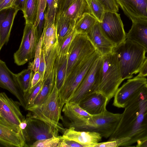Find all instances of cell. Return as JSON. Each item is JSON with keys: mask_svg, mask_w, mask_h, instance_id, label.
<instances>
[{"mask_svg": "<svg viewBox=\"0 0 147 147\" xmlns=\"http://www.w3.org/2000/svg\"><path fill=\"white\" fill-rule=\"evenodd\" d=\"M44 36L42 49L43 50L45 57L48 55L53 45L57 39L56 28L55 24L43 30Z\"/></svg>", "mask_w": 147, "mask_h": 147, "instance_id": "27", "label": "cell"}, {"mask_svg": "<svg viewBox=\"0 0 147 147\" xmlns=\"http://www.w3.org/2000/svg\"><path fill=\"white\" fill-rule=\"evenodd\" d=\"M146 84L147 79L145 77L137 76L128 80L116 91L114 96L113 105L118 108H124Z\"/></svg>", "mask_w": 147, "mask_h": 147, "instance_id": "13", "label": "cell"}, {"mask_svg": "<svg viewBox=\"0 0 147 147\" xmlns=\"http://www.w3.org/2000/svg\"><path fill=\"white\" fill-rule=\"evenodd\" d=\"M61 136H54L47 139L38 140L34 142L31 147H57Z\"/></svg>", "mask_w": 147, "mask_h": 147, "instance_id": "38", "label": "cell"}, {"mask_svg": "<svg viewBox=\"0 0 147 147\" xmlns=\"http://www.w3.org/2000/svg\"><path fill=\"white\" fill-rule=\"evenodd\" d=\"M147 76V58H146L143 62L137 76L140 77H145Z\"/></svg>", "mask_w": 147, "mask_h": 147, "instance_id": "45", "label": "cell"}, {"mask_svg": "<svg viewBox=\"0 0 147 147\" xmlns=\"http://www.w3.org/2000/svg\"><path fill=\"white\" fill-rule=\"evenodd\" d=\"M102 57L98 92L105 95L109 101L123 80L116 54L112 52Z\"/></svg>", "mask_w": 147, "mask_h": 147, "instance_id": "4", "label": "cell"}, {"mask_svg": "<svg viewBox=\"0 0 147 147\" xmlns=\"http://www.w3.org/2000/svg\"><path fill=\"white\" fill-rule=\"evenodd\" d=\"M86 0L90 13L99 22H101L106 11L103 5L98 0Z\"/></svg>", "mask_w": 147, "mask_h": 147, "instance_id": "34", "label": "cell"}, {"mask_svg": "<svg viewBox=\"0 0 147 147\" xmlns=\"http://www.w3.org/2000/svg\"><path fill=\"white\" fill-rule=\"evenodd\" d=\"M67 57V56L61 57L57 56L55 62V83L58 93L63 86L66 78Z\"/></svg>", "mask_w": 147, "mask_h": 147, "instance_id": "25", "label": "cell"}, {"mask_svg": "<svg viewBox=\"0 0 147 147\" xmlns=\"http://www.w3.org/2000/svg\"><path fill=\"white\" fill-rule=\"evenodd\" d=\"M55 76L54 67L49 76L44 80L41 89L36 98L28 108L38 105L47 98L53 88L55 84Z\"/></svg>", "mask_w": 147, "mask_h": 147, "instance_id": "23", "label": "cell"}, {"mask_svg": "<svg viewBox=\"0 0 147 147\" xmlns=\"http://www.w3.org/2000/svg\"><path fill=\"white\" fill-rule=\"evenodd\" d=\"M119 6L132 22L147 20V0H116Z\"/></svg>", "mask_w": 147, "mask_h": 147, "instance_id": "17", "label": "cell"}, {"mask_svg": "<svg viewBox=\"0 0 147 147\" xmlns=\"http://www.w3.org/2000/svg\"><path fill=\"white\" fill-rule=\"evenodd\" d=\"M47 5V0H39L36 19L33 24L36 28L39 39L44 29L45 14L44 12Z\"/></svg>", "mask_w": 147, "mask_h": 147, "instance_id": "31", "label": "cell"}, {"mask_svg": "<svg viewBox=\"0 0 147 147\" xmlns=\"http://www.w3.org/2000/svg\"><path fill=\"white\" fill-rule=\"evenodd\" d=\"M57 147H83L77 142L63 137H61Z\"/></svg>", "mask_w": 147, "mask_h": 147, "instance_id": "41", "label": "cell"}, {"mask_svg": "<svg viewBox=\"0 0 147 147\" xmlns=\"http://www.w3.org/2000/svg\"><path fill=\"white\" fill-rule=\"evenodd\" d=\"M0 143L6 147H27L23 131H18L0 118Z\"/></svg>", "mask_w": 147, "mask_h": 147, "instance_id": "16", "label": "cell"}, {"mask_svg": "<svg viewBox=\"0 0 147 147\" xmlns=\"http://www.w3.org/2000/svg\"><path fill=\"white\" fill-rule=\"evenodd\" d=\"M96 51L86 34L76 33L71 41L67 55L66 78L76 65Z\"/></svg>", "mask_w": 147, "mask_h": 147, "instance_id": "8", "label": "cell"}, {"mask_svg": "<svg viewBox=\"0 0 147 147\" xmlns=\"http://www.w3.org/2000/svg\"><path fill=\"white\" fill-rule=\"evenodd\" d=\"M0 86L6 89L18 100L21 106L26 110L27 107L23 93L16 76L8 67L5 62L0 60Z\"/></svg>", "mask_w": 147, "mask_h": 147, "instance_id": "14", "label": "cell"}, {"mask_svg": "<svg viewBox=\"0 0 147 147\" xmlns=\"http://www.w3.org/2000/svg\"><path fill=\"white\" fill-rule=\"evenodd\" d=\"M40 80L41 76L38 71L34 73L32 79L30 88L35 85Z\"/></svg>", "mask_w": 147, "mask_h": 147, "instance_id": "46", "label": "cell"}, {"mask_svg": "<svg viewBox=\"0 0 147 147\" xmlns=\"http://www.w3.org/2000/svg\"><path fill=\"white\" fill-rule=\"evenodd\" d=\"M121 116V114L114 113L106 110L100 114L91 115L70 122L69 126L77 130L97 132L107 139L114 131Z\"/></svg>", "mask_w": 147, "mask_h": 147, "instance_id": "3", "label": "cell"}, {"mask_svg": "<svg viewBox=\"0 0 147 147\" xmlns=\"http://www.w3.org/2000/svg\"><path fill=\"white\" fill-rule=\"evenodd\" d=\"M99 23L104 33L116 46L126 40L123 24L117 12L105 11L102 22Z\"/></svg>", "mask_w": 147, "mask_h": 147, "instance_id": "12", "label": "cell"}, {"mask_svg": "<svg viewBox=\"0 0 147 147\" xmlns=\"http://www.w3.org/2000/svg\"><path fill=\"white\" fill-rule=\"evenodd\" d=\"M19 102L15 101L6 93H0V118L18 131L23 130L19 127L21 122L26 119L22 113Z\"/></svg>", "mask_w": 147, "mask_h": 147, "instance_id": "11", "label": "cell"}, {"mask_svg": "<svg viewBox=\"0 0 147 147\" xmlns=\"http://www.w3.org/2000/svg\"><path fill=\"white\" fill-rule=\"evenodd\" d=\"M58 40H57L47 55L45 57L46 67L43 78L44 80L49 75L54 67L56 59L57 56Z\"/></svg>", "mask_w": 147, "mask_h": 147, "instance_id": "33", "label": "cell"}, {"mask_svg": "<svg viewBox=\"0 0 147 147\" xmlns=\"http://www.w3.org/2000/svg\"><path fill=\"white\" fill-rule=\"evenodd\" d=\"M27 125V123L25 119L24 121L21 123L19 125V127L23 130L26 128Z\"/></svg>", "mask_w": 147, "mask_h": 147, "instance_id": "48", "label": "cell"}, {"mask_svg": "<svg viewBox=\"0 0 147 147\" xmlns=\"http://www.w3.org/2000/svg\"><path fill=\"white\" fill-rule=\"evenodd\" d=\"M98 0L103 5L106 11H118L119 6L116 0Z\"/></svg>", "mask_w": 147, "mask_h": 147, "instance_id": "40", "label": "cell"}, {"mask_svg": "<svg viewBox=\"0 0 147 147\" xmlns=\"http://www.w3.org/2000/svg\"><path fill=\"white\" fill-rule=\"evenodd\" d=\"M46 67V63L44 53L43 50L42 49L38 71L41 76V80L43 81L44 77L45 71Z\"/></svg>", "mask_w": 147, "mask_h": 147, "instance_id": "42", "label": "cell"}, {"mask_svg": "<svg viewBox=\"0 0 147 147\" xmlns=\"http://www.w3.org/2000/svg\"><path fill=\"white\" fill-rule=\"evenodd\" d=\"M77 0H58L55 21L67 10L70 5Z\"/></svg>", "mask_w": 147, "mask_h": 147, "instance_id": "39", "label": "cell"}, {"mask_svg": "<svg viewBox=\"0 0 147 147\" xmlns=\"http://www.w3.org/2000/svg\"><path fill=\"white\" fill-rule=\"evenodd\" d=\"M137 147H147V139L140 142L137 143Z\"/></svg>", "mask_w": 147, "mask_h": 147, "instance_id": "47", "label": "cell"}, {"mask_svg": "<svg viewBox=\"0 0 147 147\" xmlns=\"http://www.w3.org/2000/svg\"><path fill=\"white\" fill-rule=\"evenodd\" d=\"M16 0H12V7H14L15 3L16 1Z\"/></svg>", "mask_w": 147, "mask_h": 147, "instance_id": "49", "label": "cell"}, {"mask_svg": "<svg viewBox=\"0 0 147 147\" xmlns=\"http://www.w3.org/2000/svg\"><path fill=\"white\" fill-rule=\"evenodd\" d=\"M87 13H90L86 0H77L62 14L75 21L76 23L84 14Z\"/></svg>", "mask_w": 147, "mask_h": 147, "instance_id": "24", "label": "cell"}, {"mask_svg": "<svg viewBox=\"0 0 147 147\" xmlns=\"http://www.w3.org/2000/svg\"><path fill=\"white\" fill-rule=\"evenodd\" d=\"M86 34L96 51L102 56L112 53L116 46L104 33L98 21Z\"/></svg>", "mask_w": 147, "mask_h": 147, "instance_id": "15", "label": "cell"}, {"mask_svg": "<svg viewBox=\"0 0 147 147\" xmlns=\"http://www.w3.org/2000/svg\"><path fill=\"white\" fill-rule=\"evenodd\" d=\"M58 42L71 34L74 30L76 24L63 14L61 15L55 22Z\"/></svg>", "mask_w": 147, "mask_h": 147, "instance_id": "22", "label": "cell"}, {"mask_svg": "<svg viewBox=\"0 0 147 147\" xmlns=\"http://www.w3.org/2000/svg\"><path fill=\"white\" fill-rule=\"evenodd\" d=\"M16 74L20 87L24 96L30 88L34 75L33 72L28 67L27 69H24L21 72Z\"/></svg>", "mask_w": 147, "mask_h": 147, "instance_id": "29", "label": "cell"}, {"mask_svg": "<svg viewBox=\"0 0 147 147\" xmlns=\"http://www.w3.org/2000/svg\"><path fill=\"white\" fill-rule=\"evenodd\" d=\"M76 34L75 30L69 35L58 42L57 57L67 56L70 45Z\"/></svg>", "mask_w": 147, "mask_h": 147, "instance_id": "35", "label": "cell"}, {"mask_svg": "<svg viewBox=\"0 0 147 147\" xmlns=\"http://www.w3.org/2000/svg\"><path fill=\"white\" fill-rule=\"evenodd\" d=\"M62 136L77 142L83 147H94L101 140L102 137L97 132L77 130L71 127L65 129Z\"/></svg>", "mask_w": 147, "mask_h": 147, "instance_id": "18", "label": "cell"}, {"mask_svg": "<svg viewBox=\"0 0 147 147\" xmlns=\"http://www.w3.org/2000/svg\"><path fill=\"white\" fill-rule=\"evenodd\" d=\"M26 120L27 125L23 131L28 147L36 141L58 136L59 132H60L57 127L32 117L30 112L26 115Z\"/></svg>", "mask_w": 147, "mask_h": 147, "instance_id": "7", "label": "cell"}, {"mask_svg": "<svg viewBox=\"0 0 147 147\" xmlns=\"http://www.w3.org/2000/svg\"><path fill=\"white\" fill-rule=\"evenodd\" d=\"M112 52L116 55L123 80L130 79L134 74L139 73L146 58L144 49L127 39L115 46Z\"/></svg>", "mask_w": 147, "mask_h": 147, "instance_id": "2", "label": "cell"}, {"mask_svg": "<svg viewBox=\"0 0 147 147\" xmlns=\"http://www.w3.org/2000/svg\"><path fill=\"white\" fill-rule=\"evenodd\" d=\"M27 1V0H16L14 7L19 10H21L23 13L24 12Z\"/></svg>", "mask_w": 147, "mask_h": 147, "instance_id": "44", "label": "cell"}, {"mask_svg": "<svg viewBox=\"0 0 147 147\" xmlns=\"http://www.w3.org/2000/svg\"><path fill=\"white\" fill-rule=\"evenodd\" d=\"M109 101L104 94L96 92L85 98L78 104L89 114L95 115L100 114L107 110L106 106Z\"/></svg>", "mask_w": 147, "mask_h": 147, "instance_id": "19", "label": "cell"}, {"mask_svg": "<svg viewBox=\"0 0 147 147\" xmlns=\"http://www.w3.org/2000/svg\"><path fill=\"white\" fill-rule=\"evenodd\" d=\"M132 23L131 29L126 34V39L138 44L147 52V20H138Z\"/></svg>", "mask_w": 147, "mask_h": 147, "instance_id": "20", "label": "cell"}, {"mask_svg": "<svg viewBox=\"0 0 147 147\" xmlns=\"http://www.w3.org/2000/svg\"><path fill=\"white\" fill-rule=\"evenodd\" d=\"M39 0H27L23 12L26 22L34 24L37 16Z\"/></svg>", "mask_w": 147, "mask_h": 147, "instance_id": "30", "label": "cell"}, {"mask_svg": "<svg viewBox=\"0 0 147 147\" xmlns=\"http://www.w3.org/2000/svg\"><path fill=\"white\" fill-rule=\"evenodd\" d=\"M12 0H0V11L8 9L12 7Z\"/></svg>", "mask_w": 147, "mask_h": 147, "instance_id": "43", "label": "cell"}, {"mask_svg": "<svg viewBox=\"0 0 147 147\" xmlns=\"http://www.w3.org/2000/svg\"><path fill=\"white\" fill-rule=\"evenodd\" d=\"M62 111L71 122L91 115L82 109L78 104L71 102H68L65 104Z\"/></svg>", "mask_w": 147, "mask_h": 147, "instance_id": "26", "label": "cell"}, {"mask_svg": "<svg viewBox=\"0 0 147 147\" xmlns=\"http://www.w3.org/2000/svg\"><path fill=\"white\" fill-rule=\"evenodd\" d=\"M43 82V81L40 80L35 85L30 88L28 92L24 96L27 110L28 107L32 104L39 94Z\"/></svg>", "mask_w": 147, "mask_h": 147, "instance_id": "37", "label": "cell"}, {"mask_svg": "<svg viewBox=\"0 0 147 147\" xmlns=\"http://www.w3.org/2000/svg\"><path fill=\"white\" fill-rule=\"evenodd\" d=\"M57 0H47V8L45 13L43 30H45L48 27L55 23Z\"/></svg>", "mask_w": 147, "mask_h": 147, "instance_id": "32", "label": "cell"}, {"mask_svg": "<svg viewBox=\"0 0 147 147\" xmlns=\"http://www.w3.org/2000/svg\"><path fill=\"white\" fill-rule=\"evenodd\" d=\"M101 55L96 51L81 61L72 70L66 78L58 93L60 109L69 101L95 61Z\"/></svg>", "mask_w": 147, "mask_h": 147, "instance_id": "5", "label": "cell"}, {"mask_svg": "<svg viewBox=\"0 0 147 147\" xmlns=\"http://www.w3.org/2000/svg\"><path fill=\"white\" fill-rule=\"evenodd\" d=\"M32 117L46 122L57 127L63 133L65 129L59 122L62 120L58 100V92L55 84L53 89L47 98L40 105L28 107Z\"/></svg>", "mask_w": 147, "mask_h": 147, "instance_id": "6", "label": "cell"}, {"mask_svg": "<svg viewBox=\"0 0 147 147\" xmlns=\"http://www.w3.org/2000/svg\"><path fill=\"white\" fill-rule=\"evenodd\" d=\"M102 62L101 56L94 62L68 102L78 104L87 96L98 92Z\"/></svg>", "mask_w": 147, "mask_h": 147, "instance_id": "10", "label": "cell"}, {"mask_svg": "<svg viewBox=\"0 0 147 147\" xmlns=\"http://www.w3.org/2000/svg\"><path fill=\"white\" fill-rule=\"evenodd\" d=\"M119 122L108 140L128 137L123 146H131L147 139V84L124 108Z\"/></svg>", "mask_w": 147, "mask_h": 147, "instance_id": "1", "label": "cell"}, {"mask_svg": "<svg viewBox=\"0 0 147 147\" xmlns=\"http://www.w3.org/2000/svg\"><path fill=\"white\" fill-rule=\"evenodd\" d=\"M19 11L14 7L7 12L1 14L0 20V50L8 43L15 18Z\"/></svg>", "mask_w": 147, "mask_h": 147, "instance_id": "21", "label": "cell"}, {"mask_svg": "<svg viewBox=\"0 0 147 147\" xmlns=\"http://www.w3.org/2000/svg\"><path fill=\"white\" fill-rule=\"evenodd\" d=\"M97 21L90 13H84L76 24L74 29L76 33L86 34Z\"/></svg>", "mask_w": 147, "mask_h": 147, "instance_id": "28", "label": "cell"}, {"mask_svg": "<svg viewBox=\"0 0 147 147\" xmlns=\"http://www.w3.org/2000/svg\"><path fill=\"white\" fill-rule=\"evenodd\" d=\"M39 40L34 24L25 23L21 44L13 55L14 62L16 65H23L34 57L36 47Z\"/></svg>", "mask_w": 147, "mask_h": 147, "instance_id": "9", "label": "cell"}, {"mask_svg": "<svg viewBox=\"0 0 147 147\" xmlns=\"http://www.w3.org/2000/svg\"><path fill=\"white\" fill-rule=\"evenodd\" d=\"M43 36L44 32H43L36 47L34 59L33 61L29 63L28 64V67L33 71L34 74L36 72L38 71L42 50Z\"/></svg>", "mask_w": 147, "mask_h": 147, "instance_id": "36", "label": "cell"}]
</instances>
